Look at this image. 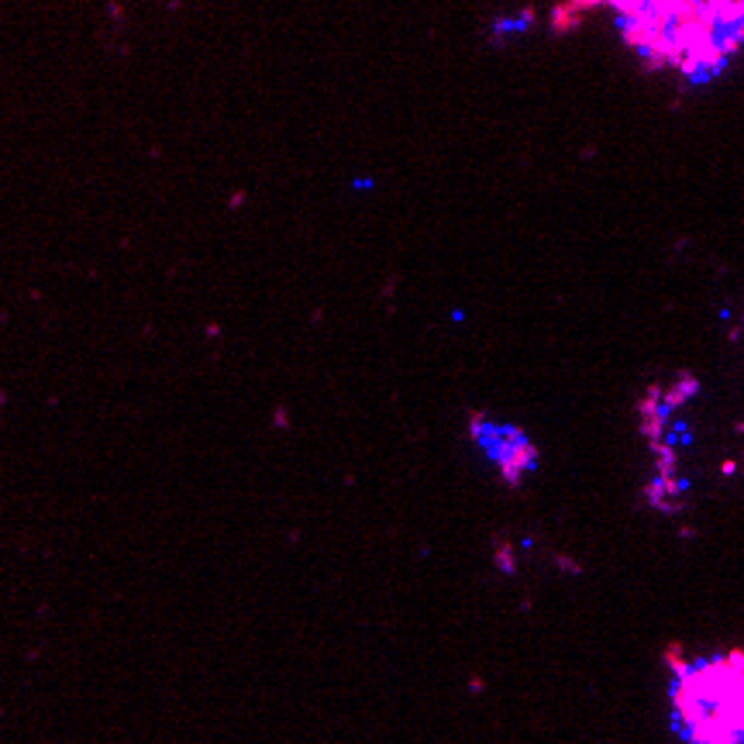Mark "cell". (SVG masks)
<instances>
[{"instance_id": "obj_1", "label": "cell", "mask_w": 744, "mask_h": 744, "mask_svg": "<svg viewBox=\"0 0 744 744\" xmlns=\"http://www.w3.org/2000/svg\"><path fill=\"white\" fill-rule=\"evenodd\" d=\"M675 723L690 744H744V651L672 662Z\"/></svg>"}, {"instance_id": "obj_2", "label": "cell", "mask_w": 744, "mask_h": 744, "mask_svg": "<svg viewBox=\"0 0 744 744\" xmlns=\"http://www.w3.org/2000/svg\"><path fill=\"white\" fill-rule=\"evenodd\" d=\"M469 434H472V441L482 448V455L500 469V476L510 486H517L537 465V445H534L521 427L500 424V421H493L486 414H472L469 417Z\"/></svg>"}, {"instance_id": "obj_3", "label": "cell", "mask_w": 744, "mask_h": 744, "mask_svg": "<svg viewBox=\"0 0 744 744\" xmlns=\"http://www.w3.org/2000/svg\"><path fill=\"white\" fill-rule=\"evenodd\" d=\"M644 0H569V7H558L555 11V25L562 21V18H569V21H576V14L579 11H589V7H613L617 14H631V11H638Z\"/></svg>"}]
</instances>
